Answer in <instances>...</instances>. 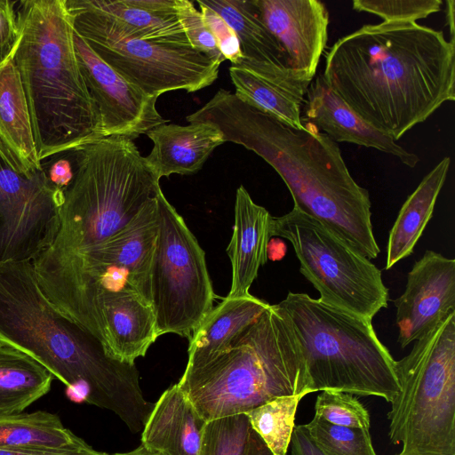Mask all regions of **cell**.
Returning <instances> with one entry per match:
<instances>
[{
  "label": "cell",
  "instance_id": "obj_1",
  "mask_svg": "<svg viewBox=\"0 0 455 455\" xmlns=\"http://www.w3.org/2000/svg\"><path fill=\"white\" fill-rule=\"evenodd\" d=\"M329 87L395 141L455 100V44L416 21L366 24L325 57Z\"/></svg>",
  "mask_w": 455,
  "mask_h": 455
},
{
  "label": "cell",
  "instance_id": "obj_2",
  "mask_svg": "<svg viewBox=\"0 0 455 455\" xmlns=\"http://www.w3.org/2000/svg\"><path fill=\"white\" fill-rule=\"evenodd\" d=\"M213 124L225 142L265 160L287 186L294 206L369 259L380 252L371 224L367 189L354 180L338 143L311 124L291 126L220 89L187 116Z\"/></svg>",
  "mask_w": 455,
  "mask_h": 455
},
{
  "label": "cell",
  "instance_id": "obj_3",
  "mask_svg": "<svg viewBox=\"0 0 455 455\" xmlns=\"http://www.w3.org/2000/svg\"><path fill=\"white\" fill-rule=\"evenodd\" d=\"M0 340L26 352L68 388L69 397L114 412L142 431L154 403L144 397L134 363L60 312L41 289L32 262L0 264Z\"/></svg>",
  "mask_w": 455,
  "mask_h": 455
},
{
  "label": "cell",
  "instance_id": "obj_4",
  "mask_svg": "<svg viewBox=\"0 0 455 455\" xmlns=\"http://www.w3.org/2000/svg\"><path fill=\"white\" fill-rule=\"evenodd\" d=\"M14 61L27 98L39 161L103 138L77 62L66 0L18 1Z\"/></svg>",
  "mask_w": 455,
  "mask_h": 455
},
{
  "label": "cell",
  "instance_id": "obj_5",
  "mask_svg": "<svg viewBox=\"0 0 455 455\" xmlns=\"http://www.w3.org/2000/svg\"><path fill=\"white\" fill-rule=\"evenodd\" d=\"M177 384L205 422L244 413L275 397L309 394L302 354L276 305L226 350L186 366Z\"/></svg>",
  "mask_w": 455,
  "mask_h": 455
},
{
  "label": "cell",
  "instance_id": "obj_6",
  "mask_svg": "<svg viewBox=\"0 0 455 455\" xmlns=\"http://www.w3.org/2000/svg\"><path fill=\"white\" fill-rule=\"evenodd\" d=\"M69 153L75 173L64 190L60 228L33 264L55 261L104 242L161 189L160 179L129 138H100Z\"/></svg>",
  "mask_w": 455,
  "mask_h": 455
},
{
  "label": "cell",
  "instance_id": "obj_7",
  "mask_svg": "<svg viewBox=\"0 0 455 455\" xmlns=\"http://www.w3.org/2000/svg\"><path fill=\"white\" fill-rule=\"evenodd\" d=\"M302 354L308 393L339 391L391 403L400 392L396 361L379 339L371 320L288 292L275 304Z\"/></svg>",
  "mask_w": 455,
  "mask_h": 455
},
{
  "label": "cell",
  "instance_id": "obj_8",
  "mask_svg": "<svg viewBox=\"0 0 455 455\" xmlns=\"http://www.w3.org/2000/svg\"><path fill=\"white\" fill-rule=\"evenodd\" d=\"M161 191L132 221L104 242L55 261L32 264L47 298L85 330L96 299L104 293L132 291L151 304L149 275Z\"/></svg>",
  "mask_w": 455,
  "mask_h": 455
},
{
  "label": "cell",
  "instance_id": "obj_9",
  "mask_svg": "<svg viewBox=\"0 0 455 455\" xmlns=\"http://www.w3.org/2000/svg\"><path fill=\"white\" fill-rule=\"evenodd\" d=\"M396 374L387 413L396 455H455V313L416 340Z\"/></svg>",
  "mask_w": 455,
  "mask_h": 455
},
{
  "label": "cell",
  "instance_id": "obj_10",
  "mask_svg": "<svg viewBox=\"0 0 455 455\" xmlns=\"http://www.w3.org/2000/svg\"><path fill=\"white\" fill-rule=\"evenodd\" d=\"M75 31L126 81L158 98L176 90L195 92L219 76V63L189 44L157 43L132 36L94 0H66Z\"/></svg>",
  "mask_w": 455,
  "mask_h": 455
},
{
  "label": "cell",
  "instance_id": "obj_11",
  "mask_svg": "<svg viewBox=\"0 0 455 455\" xmlns=\"http://www.w3.org/2000/svg\"><path fill=\"white\" fill-rule=\"evenodd\" d=\"M269 234L291 243L300 273L323 302L369 320L387 307L381 271L314 219L292 208L272 218Z\"/></svg>",
  "mask_w": 455,
  "mask_h": 455
},
{
  "label": "cell",
  "instance_id": "obj_12",
  "mask_svg": "<svg viewBox=\"0 0 455 455\" xmlns=\"http://www.w3.org/2000/svg\"><path fill=\"white\" fill-rule=\"evenodd\" d=\"M157 223L149 275L157 333L190 339L215 299L205 253L163 191L157 198Z\"/></svg>",
  "mask_w": 455,
  "mask_h": 455
},
{
  "label": "cell",
  "instance_id": "obj_13",
  "mask_svg": "<svg viewBox=\"0 0 455 455\" xmlns=\"http://www.w3.org/2000/svg\"><path fill=\"white\" fill-rule=\"evenodd\" d=\"M64 191L43 170L24 176L0 159V264L33 262L54 241Z\"/></svg>",
  "mask_w": 455,
  "mask_h": 455
},
{
  "label": "cell",
  "instance_id": "obj_14",
  "mask_svg": "<svg viewBox=\"0 0 455 455\" xmlns=\"http://www.w3.org/2000/svg\"><path fill=\"white\" fill-rule=\"evenodd\" d=\"M77 62L101 121L102 137L131 140L168 122L156 109L157 98L148 95L109 67L74 29Z\"/></svg>",
  "mask_w": 455,
  "mask_h": 455
},
{
  "label": "cell",
  "instance_id": "obj_15",
  "mask_svg": "<svg viewBox=\"0 0 455 455\" xmlns=\"http://www.w3.org/2000/svg\"><path fill=\"white\" fill-rule=\"evenodd\" d=\"M396 307L397 342L416 341L455 313V259L427 250L407 275Z\"/></svg>",
  "mask_w": 455,
  "mask_h": 455
},
{
  "label": "cell",
  "instance_id": "obj_16",
  "mask_svg": "<svg viewBox=\"0 0 455 455\" xmlns=\"http://www.w3.org/2000/svg\"><path fill=\"white\" fill-rule=\"evenodd\" d=\"M261 20L283 50L288 67L309 81L328 40L329 12L318 0H255Z\"/></svg>",
  "mask_w": 455,
  "mask_h": 455
},
{
  "label": "cell",
  "instance_id": "obj_17",
  "mask_svg": "<svg viewBox=\"0 0 455 455\" xmlns=\"http://www.w3.org/2000/svg\"><path fill=\"white\" fill-rule=\"evenodd\" d=\"M88 331L109 356L134 363L159 337L149 302L132 291L107 292L95 301Z\"/></svg>",
  "mask_w": 455,
  "mask_h": 455
},
{
  "label": "cell",
  "instance_id": "obj_18",
  "mask_svg": "<svg viewBox=\"0 0 455 455\" xmlns=\"http://www.w3.org/2000/svg\"><path fill=\"white\" fill-rule=\"evenodd\" d=\"M305 97L301 122L311 124L336 143L348 142L375 148L397 157L410 168H414L419 162L418 155L408 151L357 115L329 87L322 74L310 83Z\"/></svg>",
  "mask_w": 455,
  "mask_h": 455
},
{
  "label": "cell",
  "instance_id": "obj_19",
  "mask_svg": "<svg viewBox=\"0 0 455 455\" xmlns=\"http://www.w3.org/2000/svg\"><path fill=\"white\" fill-rule=\"evenodd\" d=\"M234 92L250 105L301 128V107L311 83L290 68L243 60L229 68Z\"/></svg>",
  "mask_w": 455,
  "mask_h": 455
},
{
  "label": "cell",
  "instance_id": "obj_20",
  "mask_svg": "<svg viewBox=\"0 0 455 455\" xmlns=\"http://www.w3.org/2000/svg\"><path fill=\"white\" fill-rule=\"evenodd\" d=\"M16 43L0 62V159L31 176L43 170L36 154L27 98L14 61Z\"/></svg>",
  "mask_w": 455,
  "mask_h": 455
},
{
  "label": "cell",
  "instance_id": "obj_21",
  "mask_svg": "<svg viewBox=\"0 0 455 455\" xmlns=\"http://www.w3.org/2000/svg\"><path fill=\"white\" fill-rule=\"evenodd\" d=\"M272 216L257 204L243 186L235 192V223L227 248L232 267V282L227 297L250 294L249 289L259 269L267 261V245Z\"/></svg>",
  "mask_w": 455,
  "mask_h": 455
},
{
  "label": "cell",
  "instance_id": "obj_22",
  "mask_svg": "<svg viewBox=\"0 0 455 455\" xmlns=\"http://www.w3.org/2000/svg\"><path fill=\"white\" fill-rule=\"evenodd\" d=\"M146 135L153 148L144 157L159 179L197 172L213 150L225 142L222 132L204 122L188 125L165 123Z\"/></svg>",
  "mask_w": 455,
  "mask_h": 455
},
{
  "label": "cell",
  "instance_id": "obj_23",
  "mask_svg": "<svg viewBox=\"0 0 455 455\" xmlns=\"http://www.w3.org/2000/svg\"><path fill=\"white\" fill-rule=\"evenodd\" d=\"M204 424L176 383L154 403L141 444L156 455H198Z\"/></svg>",
  "mask_w": 455,
  "mask_h": 455
},
{
  "label": "cell",
  "instance_id": "obj_24",
  "mask_svg": "<svg viewBox=\"0 0 455 455\" xmlns=\"http://www.w3.org/2000/svg\"><path fill=\"white\" fill-rule=\"evenodd\" d=\"M270 306L251 293L226 297L213 307L189 339L187 366L203 363L222 351Z\"/></svg>",
  "mask_w": 455,
  "mask_h": 455
},
{
  "label": "cell",
  "instance_id": "obj_25",
  "mask_svg": "<svg viewBox=\"0 0 455 455\" xmlns=\"http://www.w3.org/2000/svg\"><path fill=\"white\" fill-rule=\"evenodd\" d=\"M450 164L451 158L443 157L403 203L389 232L386 269H390L398 261L413 253L417 242L432 218Z\"/></svg>",
  "mask_w": 455,
  "mask_h": 455
},
{
  "label": "cell",
  "instance_id": "obj_26",
  "mask_svg": "<svg viewBox=\"0 0 455 455\" xmlns=\"http://www.w3.org/2000/svg\"><path fill=\"white\" fill-rule=\"evenodd\" d=\"M53 378L31 355L0 340V415L22 412L49 392Z\"/></svg>",
  "mask_w": 455,
  "mask_h": 455
},
{
  "label": "cell",
  "instance_id": "obj_27",
  "mask_svg": "<svg viewBox=\"0 0 455 455\" xmlns=\"http://www.w3.org/2000/svg\"><path fill=\"white\" fill-rule=\"evenodd\" d=\"M94 3L123 23L134 36L157 43L189 44L179 21L174 0H94Z\"/></svg>",
  "mask_w": 455,
  "mask_h": 455
},
{
  "label": "cell",
  "instance_id": "obj_28",
  "mask_svg": "<svg viewBox=\"0 0 455 455\" xmlns=\"http://www.w3.org/2000/svg\"><path fill=\"white\" fill-rule=\"evenodd\" d=\"M88 445L47 411L0 415V449L71 450Z\"/></svg>",
  "mask_w": 455,
  "mask_h": 455
},
{
  "label": "cell",
  "instance_id": "obj_29",
  "mask_svg": "<svg viewBox=\"0 0 455 455\" xmlns=\"http://www.w3.org/2000/svg\"><path fill=\"white\" fill-rule=\"evenodd\" d=\"M201 1L235 31L244 59L289 68L286 55L263 23L255 0Z\"/></svg>",
  "mask_w": 455,
  "mask_h": 455
},
{
  "label": "cell",
  "instance_id": "obj_30",
  "mask_svg": "<svg viewBox=\"0 0 455 455\" xmlns=\"http://www.w3.org/2000/svg\"><path fill=\"white\" fill-rule=\"evenodd\" d=\"M306 395L275 397L244 412L273 455H287L297 408Z\"/></svg>",
  "mask_w": 455,
  "mask_h": 455
},
{
  "label": "cell",
  "instance_id": "obj_31",
  "mask_svg": "<svg viewBox=\"0 0 455 455\" xmlns=\"http://www.w3.org/2000/svg\"><path fill=\"white\" fill-rule=\"evenodd\" d=\"M303 426L323 455H377L370 429L333 425L316 415Z\"/></svg>",
  "mask_w": 455,
  "mask_h": 455
},
{
  "label": "cell",
  "instance_id": "obj_32",
  "mask_svg": "<svg viewBox=\"0 0 455 455\" xmlns=\"http://www.w3.org/2000/svg\"><path fill=\"white\" fill-rule=\"evenodd\" d=\"M251 428L244 413L206 421L198 455H243Z\"/></svg>",
  "mask_w": 455,
  "mask_h": 455
},
{
  "label": "cell",
  "instance_id": "obj_33",
  "mask_svg": "<svg viewBox=\"0 0 455 455\" xmlns=\"http://www.w3.org/2000/svg\"><path fill=\"white\" fill-rule=\"evenodd\" d=\"M315 412V415L333 425L370 429V414L352 394L322 391L316 398Z\"/></svg>",
  "mask_w": 455,
  "mask_h": 455
},
{
  "label": "cell",
  "instance_id": "obj_34",
  "mask_svg": "<svg viewBox=\"0 0 455 455\" xmlns=\"http://www.w3.org/2000/svg\"><path fill=\"white\" fill-rule=\"evenodd\" d=\"M442 0H355L353 9L384 21H415L441 11Z\"/></svg>",
  "mask_w": 455,
  "mask_h": 455
},
{
  "label": "cell",
  "instance_id": "obj_35",
  "mask_svg": "<svg viewBox=\"0 0 455 455\" xmlns=\"http://www.w3.org/2000/svg\"><path fill=\"white\" fill-rule=\"evenodd\" d=\"M174 4L179 21L190 45L219 64L226 60L194 2L174 0Z\"/></svg>",
  "mask_w": 455,
  "mask_h": 455
},
{
  "label": "cell",
  "instance_id": "obj_36",
  "mask_svg": "<svg viewBox=\"0 0 455 455\" xmlns=\"http://www.w3.org/2000/svg\"><path fill=\"white\" fill-rule=\"evenodd\" d=\"M196 2L225 60H228L231 64L241 62L243 55L235 31L219 13L206 6L201 0Z\"/></svg>",
  "mask_w": 455,
  "mask_h": 455
},
{
  "label": "cell",
  "instance_id": "obj_37",
  "mask_svg": "<svg viewBox=\"0 0 455 455\" xmlns=\"http://www.w3.org/2000/svg\"><path fill=\"white\" fill-rule=\"evenodd\" d=\"M16 1L0 0V62L12 50L19 36Z\"/></svg>",
  "mask_w": 455,
  "mask_h": 455
},
{
  "label": "cell",
  "instance_id": "obj_38",
  "mask_svg": "<svg viewBox=\"0 0 455 455\" xmlns=\"http://www.w3.org/2000/svg\"><path fill=\"white\" fill-rule=\"evenodd\" d=\"M49 182L56 189L64 191L71 183L75 167L70 153L55 156L47 164L42 163Z\"/></svg>",
  "mask_w": 455,
  "mask_h": 455
},
{
  "label": "cell",
  "instance_id": "obj_39",
  "mask_svg": "<svg viewBox=\"0 0 455 455\" xmlns=\"http://www.w3.org/2000/svg\"><path fill=\"white\" fill-rule=\"evenodd\" d=\"M290 455H323L314 444L303 425L294 426Z\"/></svg>",
  "mask_w": 455,
  "mask_h": 455
},
{
  "label": "cell",
  "instance_id": "obj_40",
  "mask_svg": "<svg viewBox=\"0 0 455 455\" xmlns=\"http://www.w3.org/2000/svg\"><path fill=\"white\" fill-rule=\"evenodd\" d=\"M0 455H114L94 450L89 444L77 449L71 450H3L0 449Z\"/></svg>",
  "mask_w": 455,
  "mask_h": 455
},
{
  "label": "cell",
  "instance_id": "obj_41",
  "mask_svg": "<svg viewBox=\"0 0 455 455\" xmlns=\"http://www.w3.org/2000/svg\"><path fill=\"white\" fill-rule=\"evenodd\" d=\"M243 455H273L259 435L251 428Z\"/></svg>",
  "mask_w": 455,
  "mask_h": 455
},
{
  "label": "cell",
  "instance_id": "obj_42",
  "mask_svg": "<svg viewBox=\"0 0 455 455\" xmlns=\"http://www.w3.org/2000/svg\"><path fill=\"white\" fill-rule=\"evenodd\" d=\"M287 246L280 237H271L267 245V258L272 261L281 260L286 254Z\"/></svg>",
  "mask_w": 455,
  "mask_h": 455
},
{
  "label": "cell",
  "instance_id": "obj_43",
  "mask_svg": "<svg viewBox=\"0 0 455 455\" xmlns=\"http://www.w3.org/2000/svg\"><path fill=\"white\" fill-rule=\"evenodd\" d=\"M446 8H445V13H446V22L448 25V28L450 29V35H451V43L454 44V13H455V2L453 0H448L446 1Z\"/></svg>",
  "mask_w": 455,
  "mask_h": 455
},
{
  "label": "cell",
  "instance_id": "obj_44",
  "mask_svg": "<svg viewBox=\"0 0 455 455\" xmlns=\"http://www.w3.org/2000/svg\"><path fill=\"white\" fill-rule=\"evenodd\" d=\"M114 455H156L148 450H147L142 444H140L138 448L133 451L124 452V453H115Z\"/></svg>",
  "mask_w": 455,
  "mask_h": 455
}]
</instances>
